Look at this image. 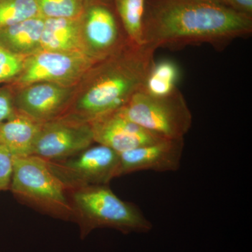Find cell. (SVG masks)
I'll return each mask as SVG.
<instances>
[{"label":"cell","instance_id":"cell-19","mask_svg":"<svg viewBox=\"0 0 252 252\" xmlns=\"http://www.w3.org/2000/svg\"><path fill=\"white\" fill-rule=\"evenodd\" d=\"M89 0H36L39 16L47 18H78Z\"/></svg>","mask_w":252,"mask_h":252},{"label":"cell","instance_id":"cell-16","mask_svg":"<svg viewBox=\"0 0 252 252\" xmlns=\"http://www.w3.org/2000/svg\"><path fill=\"white\" fill-rule=\"evenodd\" d=\"M178 64L171 60L154 63L141 90L155 97H164L177 89L180 79Z\"/></svg>","mask_w":252,"mask_h":252},{"label":"cell","instance_id":"cell-8","mask_svg":"<svg viewBox=\"0 0 252 252\" xmlns=\"http://www.w3.org/2000/svg\"><path fill=\"white\" fill-rule=\"evenodd\" d=\"M109 1L89 0L80 16L86 51L96 62L105 59L130 43L125 33L122 32L117 14L109 6Z\"/></svg>","mask_w":252,"mask_h":252},{"label":"cell","instance_id":"cell-9","mask_svg":"<svg viewBox=\"0 0 252 252\" xmlns=\"http://www.w3.org/2000/svg\"><path fill=\"white\" fill-rule=\"evenodd\" d=\"M94 142L90 124L61 117L41 124L31 156L46 161L63 160L89 148Z\"/></svg>","mask_w":252,"mask_h":252},{"label":"cell","instance_id":"cell-12","mask_svg":"<svg viewBox=\"0 0 252 252\" xmlns=\"http://www.w3.org/2000/svg\"><path fill=\"white\" fill-rule=\"evenodd\" d=\"M184 147V139H163L120 154L119 177L144 170L177 171Z\"/></svg>","mask_w":252,"mask_h":252},{"label":"cell","instance_id":"cell-11","mask_svg":"<svg viewBox=\"0 0 252 252\" xmlns=\"http://www.w3.org/2000/svg\"><path fill=\"white\" fill-rule=\"evenodd\" d=\"M89 124L94 142L119 154L164 139L126 119L119 111Z\"/></svg>","mask_w":252,"mask_h":252},{"label":"cell","instance_id":"cell-2","mask_svg":"<svg viewBox=\"0 0 252 252\" xmlns=\"http://www.w3.org/2000/svg\"><path fill=\"white\" fill-rule=\"evenodd\" d=\"M155 50L128 43L93 66L81 91L63 117L91 123L123 108L143 88L154 61Z\"/></svg>","mask_w":252,"mask_h":252},{"label":"cell","instance_id":"cell-13","mask_svg":"<svg viewBox=\"0 0 252 252\" xmlns=\"http://www.w3.org/2000/svg\"><path fill=\"white\" fill-rule=\"evenodd\" d=\"M41 46V51L89 56L81 33L80 17L44 19Z\"/></svg>","mask_w":252,"mask_h":252},{"label":"cell","instance_id":"cell-25","mask_svg":"<svg viewBox=\"0 0 252 252\" xmlns=\"http://www.w3.org/2000/svg\"><path fill=\"white\" fill-rule=\"evenodd\" d=\"M216 1H219V2H220V0H216Z\"/></svg>","mask_w":252,"mask_h":252},{"label":"cell","instance_id":"cell-3","mask_svg":"<svg viewBox=\"0 0 252 252\" xmlns=\"http://www.w3.org/2000/svg\"><path fill=\"white\" fill-rule=\"evenodd\" d=\"M72 221L84 239L96 228H109L124 234L149 233L153 228L137 205L123 200L109 185L93 186L69 190Z\"/></svg>","mask_w":252,"mask_h":252},{"label":"cell","instance_id":"cell-21","mask_svg":"<svg viewBox=\"0 0 252 252\" xmlns=\"http://www.w3.org/2000/svg\"><path fill=\"white\" fill-rule=\"evenodd\" d=\"M12 172V155L0 144V191L9 190Z\"/></svg>","mask_w":252,"mask_h":252},{"label":"cell","instance_id":"cell-20","mask_svg":"<svg viewBox=\"0 0 252 252\" xmlns=\"http://www.w3.org/2000/svg\"><path fill=\"white\" fill-rule=\"evenodd\" d=\"M26 59L0 48V84L15 80L22 72Z\"/></svg>","mask_w":252,"mask_h":252},{"label":"cell","instance_id":"cell-23","mask_svg":"<svg viewBox=\"0 0 252 252\" xmlns=\"http://www.w3.org/2000/svg\"><path fill=\"white\" fill-rule=\"evenodd\" d=\"M220 3L236 12L252 17V0H220Z\"/></svg>","mask_w":252,"mask_h":252},{"label":"cell","instance_id":"cell-15","mask_svg":"<svg viewBox=\"0 0 252 252\" xmlns=\"http://www.w3.org/2000/svg\"><path fill=\"white\" fill-rule=\"evenodd\" d=\"M44 24L38 16L0 30V48L26 58L39 52Z\"/></svg>","mask_w":252,"mask_h":252},{"label":"cell","instance_id":"cell-14","mask_svg":"<svg viewBox=\"0 0 252 252\" xmlns=\"http://www.w3.org/2000/svg\"><path fill=\"white\" fill-rule=\"evenodd\" d=\"M41 124L17 111L14 117L0 124V144L13 157L31 156Z\"/></svg>","mask_w":252,"mask_h":252},{"label":"cell","instance_id":"cell-6","mask_svg":"<svg viewBox=\"0 0 252 252\" xmlns=\"http://www.w3.org/2000/svg\"><path fill=\"white\" fill-rule=\"evenodd\" d=\"M46 162L68 191L109 185L113 179L119 177V154L101 144L91 145L63 160Z\"/></svg>","mask_w":252,"mask_h":252},{"label":"cell","instance_id":"cell-7","mask_svg":"<svg viewBox=\"0 0 252 252\" xmlns=\"http://www.w3.org/2000/svg\"><path fill=\"white\" fill-rule=\"evenodd\" d=\"M97 63L84 54L40 51L26 58L22 72L11 83L16 89L43 81L74 86Z\"/></svg>","mask_w":252,"mask_h":252},{"label":"cell","instance_id":"cell-5","mask_svg":"<svg viewBox=\"0 0 252 252\" xmlns=\"http://www.w3.org/2000/svg\"><path fill=\"white\" fill-rule=\"evenodd\" d=\"M119 112L126 119L164 139H184L191 127L193 117L178 89L164 97L140 90Z\"/></svg>","mask_w":252,"mask_h":252},{"label":"cell","instance_id":"cell-1","mask_svg":"<svg viewBox=\"0 0 252 252\" xmlns=\"http://www.w3.org/2000/svg\"><path fill=\"white\" fill-rule=\"evenodd\" d=\"M252 32V17L216 0H146L144 44L181 49L208 44L221 49Z\"/></svg>","mask_w":252,"mask_h":252},{"label":"cell","instance_id":"cell-24","mask_svg":"<svg viewBox=\"0 0 252 252\" xmlns=\"http://www.w3.org/2000/svg\"><path fill=\"white\" fill-rule=\"evenodd\" d=\"M106 1H114V0H106Z\"/></svg>","mask_w":252,"mask_h":252},{"label":"cell","instance_id":"cell-4","mask_svg":"<svg viewBox=\"0 0 252 252\" xmlns=\"http://www.w3.org/2000/svg\"><path fill=\"white\" fill-rule=\"evenodd\" d=\"M9 190L18 201L36 211L59 220H72L67 189L41 158L13 157Z\"/></svg>","mask_w":252,"mask_h":252},{"label":"cell","instance_id":"cell-18","mask_svg":"<svg viewBox=\"0 0 252 252\" xmlns=\"http://www.w3.org/2000/svg\"><path fill=\"white\" fill-rule=\"evenodd\" d=\"M38 16L36 0H0V30Z\"/></svg>","mask_w":252,"mask_h":252},{"label":"cell","instance_id":"cell-17","mask_svg":"<svg viewBox=\"0 0 252 252\" xmlns=\"http://www.w3.org/2000/svg\"><path fill=\"white\" fill-rule=\"evenodd\" d=\"M146 0H114V9L127 40L135 46L144 45L143 22Z\"/></svg>","mask_w":252,"mask_h":252},{"label":"cell","instance_id":"cell-10","mask_svg":"<svg viewBox=\"0 0 252 252\" xmlns=\"http://www.w3.org/2000/svg\"><path fill=\"white\" fill-rule=\"evenodd\" d=\"M16 89L14 94L16 110L40 123L63 117L70 107L75 92L74 86L46 81Z\"/></svg>","mask_w":252,"mask_h":252},{"label":"cell","instance_id":"cell-22","mask_svg":"<svg viewBox=\"0 0 252 252\" xmlns=\"http://www.w3.org/2000/svg\"><path fill=\"white\" fill-rule=\"evenodd\" d=\"M17 112L11 88L0 87V124L9 120Z\"/></svg>","mask_w":252,"mask_h":252}]
</instances>
